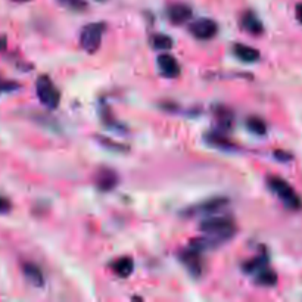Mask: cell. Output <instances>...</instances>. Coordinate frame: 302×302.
Returning a JSON list of instances; mask_svg holds the SVG:
<instances>
[{
	"instance_id": "obj_1",
	"label": "cell",
	"mask_w": 302,
	"mask_h": 302,
	"mask_svg": "<svg viewBox=\"0 0 302 302\" xmlns=\"http://www.w3.org/2000/svg\"><path fill=\"white\" fill-rule=\"evenodd\" d=\"M200 232L212 236L224 244L234 236L236 224L229 217H209L200 223Z\"/></svg>"
},
{
	"instance_id": "obj_2",
	"label": "cell",
	"mask_w": 302,
	"mask_h": 302,
	"mask_svg": "<svg viewBox=\"0 0 302 302\" xmlns=\"http://www.w3.org/2000/svg\"><path fill=\"white\" fill-rule=\"evenodd\" d=\"M267 185L273 193L277 195V198L285 204V207L293 211H299L302 208V200L298 196V193L293 190V187L283 178L271 175L267 178Z\"/></svg>"
},
{
	"instance_id": "obj_3",
	"label": "cell",
	"mask_w": 302,
	"mask_h": 302,
	"mask_svg": "<svg viewBox=\"0 0 302 302\" xmlns=\"http://www.w3.org/2000/svg\"><path fill=\"white\" fill-rule=\"evenodd\" d=\"M35 92L40 102L46 106L47 109H56L61 102V93L56 89L53 82L47 75H40L35 83Z\"/></svg>"
},
{
	"instance_id": "obj_4",
	"label": "cell",
	"mask_w": 302,
	"mask_h": 302,
	"mask_svg": "<svg viewBox=\"0 0 302 302\" xmlns=\"http://www.w3.org/2000/svg\"><path fill=\"white\" fill-rule=\"evenodd\" d=\"M105 28L106 25L104 23L87 24L80 34V46L83 50H86L87 53H94L102 45Z\"/></svg>"
},
{
	"instance_id": "obj_5",
	"label": "cell",
	"mask_w": 302,
	"mask_h": 302,
	"mask_svg": "<svg viewBox=\"0 0 302 302\" xmlns=\"http://www.w3.org/2000/svg\"><path fill=\"white\" fill-rule=\"evenodd\" d=\"M180 259L185 264V267L187 268V271L193 277H200L202 276L204 268H205V261H204V256H202L200 251L189 246L186 251H183L180 254Z\"/></svg>"
},
{
	"instance_id": "obj_6",
	"label": "cell",
	"mask_w": 302,
	"mask_h": 302,
	"mask_svg": "<svg viewBox=\"0 0 302 302\" xmlns=\"http://www.w3.org/2000/svg\"><path fill=\"white\" fill-rule=\"evenodd\" d=\"M189 31L198 40H209L218 33V24L209 18H200L189 25Z\"/></svg>"
},
{
	"instance_id": "obj_7",
	"label": "cell",
	"mask_w": 302,
	"mask_h": 302,
	"mask_svg": "<svg viewBox=\"0 0 302 302\" xmlns=\"http://www.w3.org/2000/svg\"><path fill=\"white\" fill-rule=\"evenodd\" d=\"M229 205V199L227 198H212L205 200V202H200L198 205L192 207V208H187L183 214L186 217H193V215H200V214H214L217 211H220L224 207Z\"/></svg>"
},
{
	"instance_id": "obj_8",
	"label": "cell",
	"mask_w": 302,
	"mask_h": 302,
	"mask_svg": "<svg viewBox=\"0 0 302 302\" xmlns=\"http://www.w3.org/2000/svg\"><path fill=\"white\" fill-rule=\"evenodd\" d=\"M94 185L102 192H109L118 185V174L111 168H99L94 175Z\"/></svg>"
},
{
	"instance_id": "obj_9",
	"label": "cell",
	"mask_w": 302,
	"mask_h": 302,
	"mask_svg": "<svg viewBox=\"0 0 302 302\" xmlns=\"http://www.w3.org/2000/svg\"><path fill=\"white\" fill-rule=\"evenodd\" d=\"M156 64H158V68H159V72L163 74L164 77L167 78H177L180 75V64L177 62V59L168 53H163L159 55L158 59H156Z\"/></svg>"
},
{
	"instance_id": "obj_10",
	"label": "cell",
	"mask_w": 302,
	"mask_h": 302,
	"mask_svg": "<svg viewBox=\"0 0 302 302\" xmlns=\"http://www.w3.org/2000/svg\"><path fill=\"white\" fill-rule=\"evenodd\" d=\"M193 15V11L189 5H185V3H174V5H170L168 9H167V16L168 19L171 21L175 25H182V24H186Z\"/></svg>"
},
{
	"instance_id": "obj_11",
	"label": "cell",
	"mask_w": 302,
	"mask_h": 302,
	"mask_svg": "<svg viewBox=\"0 0 302 302\" xmlns=\"http://www.w3.org/2000/svg\"><path fill=\"white\" fill-rule=\"evenodd\" d=\"M240 24H242L244 30H246L249 34L252 35L263 34V31H264V25H263V23L259 21V18L252 11L245 12L244 15H242Z\"/></svg>"
},
{
	"instance_id": "obj_12",
	"label": "cell",
	"mask_w": 302,
	"mask_h": 302,
	"mask_svg": "<svg viewBox=\"0 0 302 302\" xmlns=\"http://www.w3.org/2000/svg\"><path fill=\"white\" fill-rule=\"evenodd\" d=\"M233 53L239 61L246 62V64H252V62H256L259 59V52L256 49L251 46H245L240 43H236L233 46Z\"/></svg>"
},
{
	"instance_id": "obj_13",
	"label": "cell",
	"mask_w": 302,
	"mask_h": 302,
	"mask_svg": "<svg viewBox=\"0 0 302 302\" xmlns=\"http://www.w3.org/2000/svg\"><path fill=\"white\" fill-rule=\"evenodd\" d=\"M23 273L24 276L27 277V280L37 288H42L45 285V276H43L42 270L33 263H24Z\"/></svg>"
},
{
	"instance_id": "obj_14",
	"label": "cell",
	"mask_w": 302,
	"mask_h": 302,
	"mask_svg": "<svg viewBox=\"0 0 302 302\" xmlns=\"http://www.w3.org/2000/svg\"><path fill=\"white\" fill-rule=\"evenodd\" d=\"M205 140L208 142L211 146H214L217 149H223V151H234L236 149V145L232 143L230 140L227 139L224 134H221V133L211 131L208 134H205Z\"/></svg>"
},
{
	"instance_id": "obj_15",
	"label": "cell",
	"mask_w": 302,
	"mask_h": 302,
	"mask_svg": "<svg viewBox=\"0 0 302 302\" xmlns=\"http://www.w3.org/2000/svg\"><path fill=\"white\" fill-rule=\"evenodd\" d=\"M112 270L115 271L116 276H119L123 279H127L128 276H131V273L134 270V263L130 256H123V258H118L114 263Z\"/></svg>"
},
{
	"instance_id": "obj_16",
	"label": "cell",
	"mask_w": 302,
	"mask_h": 302,
	"mask_svg": "<svg viewBox=\"0 0 302 302\" xmlns=\"http://www.w3.org/2000/svg\"><path fill=\"white\" fill-rule=\"evenodd\" d=\"M256 283L261 286H274L277 283V274L271 268L264 267L256 271Z\"/></svg>"
},
{
	"instance_id": "obj_17",
	"label": "cell",
	"mask_w": 302,
	"mask_h": 302,
	"mask_svg": "<svg viewBox=\"0 0 302 302\" xmlns=\"http://www.w3.org/2000/svg\"><path fill=\"white\" fill-rule=\"evenodd\" d=\"M246 128L256 136H264L267 133V124L259 116H248L246 118Z\"/></svg>"
},
{
	"instance_id": "obj_18",
	"label": "cell",
	"mask_w": 302,
	"mask_h": 302,
	"mask_svg": "<svg viewBox=\"0 0 302 302\" xmlns=\"http://www.w3.org/2000/svg\"><path fill=\"white\" fill-rule=\"evenodd\" d=\"M217 121H218V126L221 127V130H230L233 126V121H234V116H233L232 111H229L227 108L221 106L217 109Z\"/></svg>"
},
{
	"instance_id": "obj_19",
	"label": "cell",
	"mask_w": 302,
	"mask_h": 302,
	"mask_svg": "<svg viewBox=\"0 0 302 302\" xmlns=\"http://www.w3.org/2000/svg\"><path fill=\"white\" fill-rule=\"evenodd\" d=\"M268 264V258L267 255H258L249 261H246L244 264V271L246 273H256L258 270L261 268L267 267Z\"/></svg>"
},
{
	"instance_id": "obj_20",
	"label": "cell",
	"mask_w": 302,
	"mask_h": 302,
	"mask_svg": "<svg viewBox=\"0 0 302 302\" xmlns=\"http://www.w3.org/2000/svg\"><path fill=\"white\" fill-rule=\"evenodd\" d=\"M174 45L173 38L165 34H156L152 37V46L158 50H170Z\"/></svg>"
},
{
	"instance_id": "obj_21",
	"label": "cell",
	"mask_w": 302,
	"mask_h": 302,
	"mask_svg": "<svg viewBox=\"0 0 302 302\" xmlns=\"http://www.w3.org/2000/svg\"><path fill=\"white\" fill-rule=\"evenodd\" d=\"M58 3L61 6L74 12L87 11V6H89L86 0H58Z\"/></svg>"
},
{
	"instance_id": "obj_22",
	"label": "cell",
	"mask_w": 302,
	"mask_h": 302,
	"mask_svg": "<svg viewBox=\"0 0 302 302\" xmlns=\"http://www.w3.org/2000/svg\"><path fill=\"white\" fill-rule=\"evenodd\" d=\"M96 139H97V142H99L102 146H105L106 149H111V151H115V152L128 151V146L123 145V143H118V142H114V140H111V139H106V137H100V136H96Z\"/></svg>"
},
{
	"instance_id": "obj_23",
	"label": "cell",
	"mask_w": 302,
	"mask_h": 302,
	"mask_svg": "<svg viewBox=\"0 0 302 302\" xmlns=\"http://www.w3.org/2000/svg\"><path fill=\"white\" fill-rule=\"evenodd\" d=\"M12 209V204L9 199L3 198V196H0V214H6V212H9Z\"/></svg>"
},
{
	"instance_id": "obj_24",
	"label": "cell",
	"mask_w": 302,
	"mask_h": 302,
	"mask_svg": "<svg viewBox=\"0 0 302 302\" xmlns=\"http://www.w3.org/2000/svg\"><path fill=\"white\" fill-rule=\"evenodd\" d=\"M274 158L277 159V161H281V163H288V161H291L292 159V155L291 153H288V152L285 151H276L274 152Z\"/></svg>"
},
{
	"instance_id": "obj_25",
	"label": "cell",
	"mask_w": 302,
	"mask_h": 302,
	"mask_svg": "<svg viewBox=\"0 0 302 302\" xmlns=\"http://www.w3.org/2000/svg\"><path fill=\"white\" fill-rule=\"evenodd\" d=\"M296 18H298V21L302 24V3H299V5L296 6Z\"/></svg>"
},
{
	"instance_id": "obj_26",
	"label": "cell",
	"mask_w": 302,
	"mask_h": 302,
	"mask_svg": "<svg viewBox=\"0 0 302 302\" xmlns=\"http://www.w3.org/2000/svg\"><path fill=\"white\" fill-rule=\"evenodd\" d=\"M5 47H6V38L2 37V38H0V50H3Z\"/></svg>"
},
{
	"instance_id": "obj_27",
	"label": "cell",
	"mask_w": 302,
	"mask_h": 302,
	"mask_svg": "<svg viewBox=\"0 0 302 302\" xmlns=\"http://www.w3.org/2000/svg\"><path fill=\"white\" fill-rule=\"evenodd\" d=\"M12 2H21L23 3V2H30V0H12Z\"/></svg>"
},
{
	"instance_id": "obj_28",
	"label": "cell",
	"mask_w": 302,
	"mask_h": 302,
	"mask_svg": "<svg viewBox=\"0 0 302 302\" xmlns=\"http://www.w3.org/2000/svg\"><path fill=\"white\" fill-rule=\"evenodd\" d=\"M97 2H105V0H97Z\"/></svg>"
}]
</instances>
